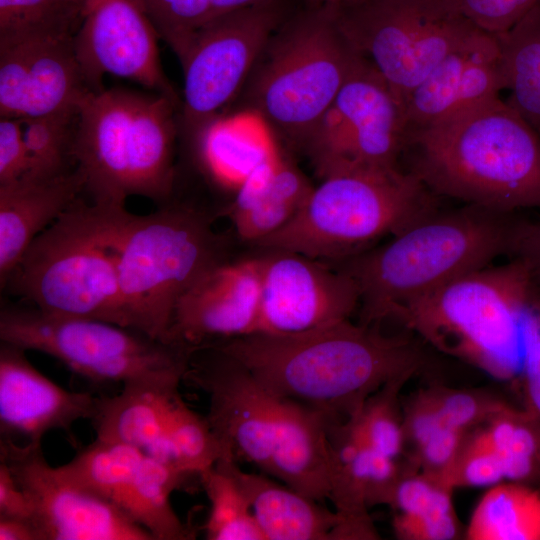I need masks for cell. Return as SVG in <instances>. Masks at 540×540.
<instances>
[{
    "mask_svg": "<svg viewBox=\"0 0 540 540\" xmlns=\"http://www.w3.org/2000/svg\"><path fill=\"white\" fill-rule=\"evenodd\" d=\"M84 196L33 240L3 288L48 315L128 327L119 262L130 212Z\"/></svg>",
    "mask_w": 540,
    "mask_h": 540,
    "instance_id": "cell-5",
    "label": "cell"
},
{
    "mask_svg": "<svg viewBox=\"0 0 540 540\" xmlns=\"http://www.w3.org/2000/svg\"><path fill=\"white\" fill-rule=\"evenodd\" d=\"M183 381L206 393L224 458L243 460L296 491L328 498L330 421L262 384L216 347H195Z\"/></svg>",
    "mask_w": 540,
    "mask_h": 540,
    "instance_id": "cell-2",
    "label": "cell"
},
{
    "mask_svg": "<svg viewBox=\"0 0 540 540\" xmlns=\"http://www.w3.org/2000/svg\"><path fill=\"white\" fill-rule=\"evenodd\" d=\"M477 28L502 34L512 28L540 0H450Z\"/></svg>",
    "mask_w": 540,
    "mask_h": 540,
    "instance_id": "cell-40",
    "label": "cell"
},
{
    "mask_svg": "<svg viewBox=\"0 0 540 540\" xmlns=\"http://www.w3.org/2000/svg\"><path fill=\"white\" fill-rule=\"evenodd\" d=\"M539 3H540V1H539Z\"/></svg>",
    "mask_w": 540,
    "mask_h": 540,
    "instance_id": "cell-50",
    "label": "cell"
},
{
    "mask_svg": "<svg viewBox=\"0 0 540 540\" xmlns=\"http://www.w3.org/2000/svg\"><path fill=\"white\" fill-rule=\"evenodd\" d=\"M0 517L28 521L36 526L35 512L28 496L20 487L8 466L1 461Z\"/></svg>",
    "mask_w": 540,
    "mask_h": 540,
    "instance_id": "cell-44",
    "label": "cell"
},
{
    "mask_svg": "<svg viewBox=\"0 0 540 540\" xmlns=\"http://www.w3.org/2000/svg\"><path fill=\"white\" fill-rule=\"evenodd\" d=\"M58 468L68 479L105 499L146 529L154 540L193 538L170 501L171 494L191 477L143 451L95 438Z\"/></svg>",
    "mask_w": 540,
    "mask_h": 540,
    "instance_id": "cell-15",
    "label": "cell"
},
{
    "mask_svg": "<svg viewBox=\"0 0 540 540\" xmlns=\"http://www.w3.org/2000/svg\"><path fill=\"white\" fill-rule=\"evenodd\" d=\"M83 18L57 0H0V39L75 35Z\"/></svg>",
    "mask_w": 540,
    "mask_h": 540,
    "instance_id": "cell-36",
    "label": "cell"
},
{
    "mask_svg": "<svg viewBox=\"0 0 540 540\" xmlns=\"http://www.w3.org/2000/svg\"><path fill=\"white\" fill-rule=\"evenodd\" d=\"M408 142L404 105L364 56L308 148L321 176L345 167L395 168Z\"/></svg>",
    "mask_w": 540,
    "mask_h": 540,
    "instance_id": "cell-14",
    "label": "cell"
},
{
    "mask_svg": "<svg viewBox=\"0 0 540 540\" xmlns=\"http://www.w3.org/2000/svg\"><path fill=\"white\" fill-rule=\"evenodd\" d=\"M62 4H65L67 6H70L72 8H75L79 11H81L84 15L90 4L94 0H57Z\"/></svg>",
    "mask_w": 540,
    "mask_h": 540,
    "instance_id": "cell-49",
    "label": "cell"
},
{
    "mask_svg": "<svg viewBox=\"0 0 540 540\" xmlns=\"http://www.w3.org/2000/svg\"><path fill=\"white\" fill-rule=\"evenodd\" d=\"M26 352L0 344L1 438L41 443L50 431L71 434L74 423L91 420L99 397L57 385L31 364Z\"/></svg>",
    "mask_w": 540,
    "mask_h": 540,
    "instance_id": "cell-22",
    "label": "cell"
},
{
    "mask_svg": "<svg viewBox=\"0 0 540 540\" xmlns=\"http://www.w3.org/2000/svg\"><path fill=\"white\" fill-rule=\"evenodd\" d=\"M211 218L172 201L144 215L130 213L120 246L119 288L129 328L171 342L180 298L209 269L224 261Z\"/></svg>",
    "mask_w": 540,
    "mask_h": 540,
    "instance_id": "cell-10",
    "label": "cell"
},
{
    "mask_svg": "<svg viewBox=\"0 0 540 540\" xmlns=\"http://www.w3.org/2000/svg\"><path fill=\"white\" fill-rule=\"evenodd\" d=\"M79 108L21 120L29 160L26 176L50 178L76 168L74 146Z\"/></svg>",
    "mask_w": 540,
    "mask_h": 540,
    "instance_id": "cell-33",
    "label": "cell"
},
{
    "mask_svg": "<svg viewBox=\"0 0 540 540\" xmlns=\"http://www.w3.org/2000/svg\"><path fill=\"white\" fill-rule=\"evenodd\" d=\"M261 257V303L254 333L294 334L349 319L359 307L356 282L342 269L286 250Z\"/></svg>",
    "mask_w": 540,
    "mask_h": 540,
    "instance_id": "cell-17",
    "label": "cell"
},
{
    "mask_svg": "<svg viewBox=\"0 0 540 540\" xmlns=\"http://www.w3.org/2000/svg\"><path fill=\"white\" fill-rule=\"evenodd\" d=\"M199 137L213 172L236 188L277 156L261 130L244 120H214Z\"/></svg>",
    "mask_w": 540,
    "mask_h": 540,
    "instance_id": "cell-30",
    "label": "cell"
},
{
    "mask_svg": "<svg viewBox=\"0 0 540 540\" xmlns=\"http://www.w3.org/2000/svg\"><path fill=\"white\" fill-rule=\"evenodd\" d=\"M509 256L523 262L532 276L540 282V220H519Z\"/></svg>",
    "mask_w": 540,
    "mask_h": 540,
    "instance_id": "cell-45",
    "label": "cell"
},
{
    "mask_svg": "<svg viewBox=\"0 0 540 540\" xmlns=\"http://www.w3.org/2000/svg\"><path fill=\"white\" fill-rule=\"evenodd\" d=\"M412 375L405 374L384 383L347 420L371 448L394 459L401 456L406 445L399 393Z\"/></svg>",
    "mask_w": 540,
    "mask_h": 540,
    "instance_id": "cell-35",
    "label": "cell"
},
{
    "mask_svg": "<svg viewBox=\"0 0 540 540\" xmlns=\"http://www.w3.org/2000/svg\"><path fill=\"white\" fill-rule=\"evenodd\" d=\"M178 100L126 88L90 93L80 104L74 146L84 195L125 206L131 196L172 197Z\"/></svg>",
    "mask_w": 540,
    "mask_h": 540,
    "instance_id": "cell-6",
    "label": "cell"
},
{
    "mask_svg": "<svg viewBox=\"0 0 540 540\" xmlns=\"http://www.w3.org/2000/svg\"><path fill=\"white\" fill-rule=\"evenodd\" d=\"M469 540H540V490L502 481L485 491L465 530Z\"/></svg>",
    "mask_w": 540,
    "mask_h": 540,
    "instance_id": "cell-28",
    "label": "cell"
},
{
    "mask_svg": "<svg viewBox=\"0 0 540 540\" xmlns=\"http://www.w3.org/2000/svg\"><path fill=\"white\" fill-rule=\"evenodd\" d=\"M260 303L259 257L224 260L202 275L180 298L169 340L193 349L254 333Z\"/></svg>",
    "mask_w": 540,
    "mask_h": 540,
    "instance_id": "cell-20",
    "label": "cell"
},
{
    "mask_svg": "<svg viewBox=\"0 0 540 540\" xmlns=\"http://www.w3.org/2000/svg\"><path fill=\"white\" fill-rule=\"evenodd\" d=\"M409 170L436 196L514 213L540 207V135L496 98L408 136Z\"/></svg>",
    "mask_w": 540,
    "mask_h": 540,
    "instance_id": "cell-3",
    "label": "cell"
},
{
    "mask_svg": "<svg viewBox=\"0 0 540 540\" xmlns=\"http://www.w3.org/2000/svg\"><path fill=\"white\" fill-rule=\"evenodd\" d=\"M84 194L77 168L50 178L23 176L0 185V285L33 240Z\"/></svg>",
    "mask_w": 540,
    "mask_h": 540,
    "instance_id": "cell-24",
    "label": "cell"
},
{
    "mask_svg": "<svg viewBox=\"0 0 540 540\" xmlns=\"http://www.w3.org/2000/svg\"><path fill=\"white\" fill-rule=\"evenodd\" d=\"M210 503L203 526L207 540H265L240 485L220 459L200 475Z\"/></svg>",
    "mask_w": 540,
    "mask_h": 540,
    "instance_id": "cell-32",
    "label": "cell"
},
{
    "mask_svg": "<svg viewBox=\"0 0 540 540\" xmlns=\"http://www.w3.org/2000/svg\"><path fill=\"white\" fill-rule=\"evenodd\" d=\"M166 439L176 467L199 480L204 471L224 458L222 445L207 417L190 409L180 394L172 405Z\"/></svg>",
    "mask_w": 540,
    "mask_h": 540,
    "instance_id": "cell-34",
    "label": "cell"
},
{
    "mask_svg": "<svg viewBox=\"0 0 540 540\" xmlns=\"http://www.w3.org/2000/svg\"><path fill=\"white\" fill-rule=\"evenodd\" d=\"M209 344L274 393L332 425L352 418L384 383L414 374L424 362L412 339L349 319L300 333H251Z\"/></svg>",
    "mask_w": 540,
    "mask_h": 540,
    "instance_id": "cell-1",
    "label": "cell"
},
{
    "mask_svg": "<svg viewBox=\"0 0 540 540\" xmlns=\"http://www.w3.org/2000/svg\"><path fill=\"white\" fill-rule=\"evenodd\" d=\"M453 489L439 478L413 469L407 463L389 506L392 526L403 540H451L461 533L453 502Z\"/></svg>",
    "mask_w": 540,
    "mask_h": 540,
    "instance_id": "cell-27",
    "label": "cell"
},
{
    "mask_svg": "<svg viewBox=\"0 0 540 540\" xmlns=\"http://www.w3.org/2000/svg\"><path fill=\"white\" fill-rule=\"evenodd\" d=\"M513 214L473 204L436 209L346 259L341 269L357 284L361 323L390 318L400 306L510 255L519 222Z\"/></svg>",
    "mask_w": 540,
    "mask_h": 540,
    "instance_id": "cell-4",
    "label": "cell"
},
{
    "mask_svg": "<svg viewBox=\"0 0 540 540\" xmlns=\"http://www.w3.org/2000/svg\"><path fill=\"white\" fill-rule=\"evenodd\" d=\"M473 432L467 436L453 464L439 478L453 490L460 487L492 486L505 481L497 453L479 429Z\"/></svg>",
    "mask_w": 540,
    "mask_h": 540,
    "instance_id": "cell-39",
    "label": "cell"
},
{
    "mask_svg": "<svg viewBox=\"0 0 540 540\" xmlns=\"http://www.w3.org/2000/svg\"><path fill=\"white\" fill-rule=\"evenodd\" d=\"M282 21L278 0L215 16L175 53L184 75L182 119L197 133L239 91Z\"/></svg>",
    "mask_w": 540,
    "mask_h": 540,
    "instance_id": "cell-13",
    "label": "cell"
},
{
    "mask_svg": "<svg viewBox=\"0 0 540 540\" xmlns=\"http://www.w3.org/2000/svg\"><path fill=\"white\" fill-rule=\"evenodd\" d=\"M74 35L0 39V118L27 120L77 108L92 92Z\"/></svg>",
    "mask_w": 540,
    "mask_h": 540,
    "instance_id": "cell-19",
    "label": "cell"
},
{
    "mask_svg": "<svg viewBox=\"0 0 540 540\" xmlns=\"http://www.w3.org/2000/svg\"><path fill=\"white\" fill-rule=\"evenodd\" d=\"M268 0H210L211 18L234 10L254 6Z\"/></svg>",
    "mask_w": 540,
    "mask_h": 540,
    "instance_id": "cell-47",
    "label": "cell"
},
{
    "mask_svg": "<svg viewBox=\"0 0 540 540\" xmlns=\"http://www.w3.org/2000/svg\"><path fill=\"white\" fill-rule=\"evenodd\" d=\"M0 340L56 358L93 382L122 385L146 378L181 376L191 349L117 324L54 316L26 304L3 303Z\"/></svg>",
    "mask_w": 540,
    "mask_h": 540,
    "instance_id": "cell-11",
    "label": "cell"
},
{
    "mask_svg": "<svg viewBox=\"0 0 540 540\" xmlns=\"http://www.w3.org/2000/svg\"><path fill=\"white\" fill-rule=\"evenodd\" d=\"M28 166L22 121L0 118V185L23 177Z\"/></svg>",
    "mask_w": 540,
    "mask_h": 540,
    "instance_id": "cell-43",
    "label": "cell"
},
{
    "mask_svg": "<svg viewBox=\"0 0 540 540\" xmlns=\"http://www.w3.org/2000/svg\"><path fill=\"white\" fill-rule=\"evenodd\" d=\"M361 57L339 26L337 7L307 8L275 32L258 60L252 110L308 150Z\"/></svg>",
    "mask_w": 540,
    "mask_h": 540,
    "instance_id": "cell-9",
    "label": "cell"
},
{
    "mask_svg": "<svg viewBox=\"0 0 540 540\" xmlns=\"http://www.w3.org/2000/svg\"><path fill=\"white\" fill-rule=\"evenodd\" d=\"M443 423L471 433L487 423L507 402L488 393L443 386L423 390Z\"/></svg>",
    "mask_w": 540,
    "mask_h": 540,
    "instance_id": "cell-37",
    "label": "cell"
},
{
    "mask_svg": "<svg viewBox=\"0 0 540 540\" xmlns=\"http://www.w3.org/2000/svg\"><path fill=\"white\" fill-rule=\"evenodd\" d=\"M412 172L346 167L322 176L299 213L257 246L314 259H349L437 209Z\"/></svg>",
    "mask_w": 540,
    "mask_h": 540,
    "instance_id": "cell-8",
    "label": "cell"
},
{
    "mask_svg": "<svg viewBox=\"0 0 540 540\" xmlns=\"http://www.w3.org/2000/svg\"><path fill=\"white\" fill-rule=\"evenodd\" d=\"M519 381L522 386L524 408L540 425V282L526 320Z\"/></svg>",
    "mask_w": 540,
    "mask_h": 540,
    "instance_id": "cell-41",
    "label": "cell"
},
{
    "mask_svg": "<svg viewBox=\"0 0 540 540\" xmlns=\"http://www.w3.org/2000/svg\"><path fill=\"white\" fill-rule=\"evenodd\" d=\"M160 38L177 52L208 20L210 0H136Z\"/></svg>",
    "mask_w": 540,
    "mask_h": 540,
    "instance_id": "cell-38",
    "label": "cell"
},
{
    "mask_svg": "<svg viewBox=\"0 0 540 540\" xmlns=\"http://www.w3.org/2000/svg\"><path fill=\"white\" fill-rule=\"evenodd\" d=\"M537 285L526 265L511 258L462 275L400 306L390 318L493 378L519 380Z\"/></svg>",
    "mask_w": 540,
    "mask_h": 540,
    "instance_id": "cell-7",
    "label": "cell"
},
{
    "mask_svg": "<svg viewBox=\"0 0 540 540\" xmlns=\"http://www.w3.org/2000/svg\"><path fill=\"white\" fill-rule=\"evenodd\" d=\"M159 35L136 0H94L73 38L78 63L94 92L106 74L177 99L163 72Z\"/></svg>",
    "mask_w": 540,
    "mask_h": 540,
    "instance_id": "cell-18",
    "label": "cell"
},
{
    "mask_svg": "<svg viewBox=\"0 0 540 540\" xmlns=\"http://www.w3.org/2000/svg\"><path fill=\"white\" fill-rule=\"evenodd\" d=\"M0 461L28 496L42 540H154L108 501L52 467L41 443L1 438Z\"/></svg>",
    "mask_w": 540,
    "mask_h": 540,
    "instance_id": "cell-16",
    "label": "cell"
},
{
    "mask_svg": "<svg viewBox=\"0 0 540 540\" xmlns=\"http://www.w3.org/2000/svg\"><path fill=\"white\" fill-rule=\"evenodd\" d=\"M337 20L403 105L440 60L477 29L450 0H355L337 7Z\"/></svg>",
    "mask_w": 540,
    "mask_h": 540,
    "instance_id": "cell-12",
    "label": "cell"
},
{
    "mask_svg": "<svg viewBox=\"0 0 540 540\" xmlns=\"http://www.w3.org/2000/svg\"><path fill=\"white\" fill-rule=\"evenodd\" d=\"M469 434L448 426L439 429L414 448L408 465L441 478L457 458Z\"/></svg>",
    "mask_w": 540,
    "mask_h": 540,
    "instance_id": "cell-42",
    "label": "cell"
},
{
    "mask_svg": "<svg viewBox=\"0 0 540 540\" xmlns=\"http://www.w3.org/2000/svg\"><path fill=\"white\" fill-rule=\"evenodd\" d=\"M248 499L265 540H332L338 524L331 511L267 475L242 470L232 458H221Z\"/></svg>",
    "mask_w": 540,
    "mask_h": 540,
    "instance_id": "cell-26",
    "label": "cell"
},
{
    "mask_svg": "<svg viewBox=\"0 0 540 540\" xmlns=\"http://www.w3.org/2000/svg\"><path fill=\"white\" fill-rule=\"evenodd\" d=\"M182 381L183 377L174 375L130 381L118 394L99 397L90 420L96 439L135 447L182 473L166 439L170 412Z\"/></svg>",
    "mask_w": 540,
    "mask_h": 540,
    "instance_id": "cell-23",
    "label": "cell"
},
{
    "mask_svg": "<svg viewBox=\"0 0 540 540\" xmlns=\"http://www.w3.org/2000/svg\"><path fill=\"white\" fill-rule=\"evenodd\" d=\"M355 0H305L307 8L340 7Z\"/></svg>",
    "mask_w": 540,
    "mask_h": 540,
    "instance_id": "cell-48",
    "label": "cell"
},
{
    "mask_svg": "<svg viewBox=\"0 0 540 540\" xmlns=\"http://www.w3.org/2000/svg\"><path fill=\"white\" fill-rule=\"evenodd\" d=\"M478 429L500 458L505 480L540 483V425L526 408L507 403Z\"/></svg>",
    "mask_w": 540,
    "mask_h": 540,
    "instance_id": "cell-31",
    "label": "cell"
},
{
    "mask_svg": "<svg viewBox=\"0 0 540 540\" xmlns=\"http://www.w3.org/2000/svg\"><path fill=\"white\" fill-rule=\"evenodd\" d=\"M0 540H42V538L33 523L0 517Z\"/></svg>",
    "mask_w": 540,
    "mask_h": 540,
    "instance_id": "cell-46",
    "label": "cell"
},
{
    "mask_svg": "<svg viewBox=\"0 0 540 540\" xmlns=\"http://www.w3.org/2000/svg\"><path fill=\"white\" fill-rule=\"evenodd\" d=\"M507 89L498 35L477 28L415 87L404 103L408 136L459 112L499 98Z\"/></svg>",
    "mask_w": 540,
    "mask_h": 540,
    "instance_id": "cell-21",
    "label": "cell"
},
{
    "mask_svg": "<svg viewBox=\"0 0 540 540\" xmlns=\"http://www.w3.org/2000/svg\"><path fill=\"white\" fill-rule=\"evenodd\" d=\"M498 37L510 91L506 102L540 135V3Z\"/></svg>",
    "mask_w": 540,
    "mask_h": 540,
    "instance_id": "cell-29",
    "label": "cell"
},
{
    "mask_svg": "<svg viewBox=\"0 0 540 540\" xmlns=\"http://www.w3.org/2000/svg\"><path fill=\"white\" fill-rule=\"evenodd\" d=\"M313 187L285 160L274 157L236 188L229 215L238 236L255 245L286 226Z\"/></svg>",
    "mask_w": 540,
    "mask_h": 540,
    "instance_id": "cell-25",
    "label": "cell"
}]
</instances>
